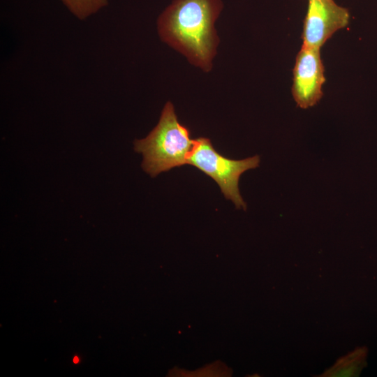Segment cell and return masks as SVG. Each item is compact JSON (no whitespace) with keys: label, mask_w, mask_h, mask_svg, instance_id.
<instances>
[{"label":"cell","mask_w":377,"mask_h":377,"mask_svg":"<svg viewBox=\"0 0 377 377\" xmlns=\"http://www.w3.org/2000/svg\"><path fill=\"white\" fill-rule=\"evenodd\" d=\"M320 50L302 45L295 59L292 94L297 105L302 109L314 106L323 95L325 77Z\"/></svg>","instance_id":"5"},{"label":"cell","mask_w":377,"mask_h":377,"mask_svg":"<svg viewBox=\"0 0 377 377\" xmlns=\"http://www.w3.org/2000/svg\"><path fill=\"white\" fill-rule=\"evenodd\" d=\"M69 11L83 20L108 4V0H61Z\"/></svg>","instance_id":"7"},{"label":"cell","mask_w":377,"mask_h":377,"mask_svg":"<svg viewBox=\"0 0 377 377\" xmlns=\"http://www.w3.org/2000/svg\"><path fill=\"white\" fill-rule=\"evenodd\" d=\"M194 140L190 131L177 120L173 105L168 102L158 124L143 139L135 140L134 149L142 154V167L151 177L188 164Z\"/></svg>","instance_id":"2"},{"label":"cell","mask_w":377,"mask_h":377,"mask_svg":"<svg viewBox=\"0 0 377 377\" xmlns=\"http://www.w3.org/2000/svg\"><path fill=\"white\" fill-rule=\"evenodd\" d=\"M222 9L221 0H174L158 19L159 35L192 64L208 71L219 43L214 23Z\"/></svg>","instance_id":"1"},{"label":"cell","mask_w":377,"mask_h":377,"mask_svg":"<svg viewBox=\"0 0 377 377\" xmlns=\"http://www.w3.org/2000/svg\"><path fill=\"white\" fill-rule=\"evenodd\" d=\"M349 20L348 10L334 0H308L302 45L320 49L336 31L347 27Z\"/></svg>","instance_id":"4"},{"label":"cell","mask_w":377,"mask_h":377,"mask_svg":"<svg viewBox=\"0 0 377 377\" xmlns=\"http://www.w3.org/2000/svg\"><path fill=\"white\" fill-rule=\"evenodd\" d=\"M367 349L358 348L343 358L339 359L335 365L323 374L324 376H356L367 364Z\"/></svg>","instance_id":"6"},{"label":"cell","mask_w":377,"mask_h":377,"mask_svg":"<svg viewBox=\"0 0 377 377\" xmlns=\"http://www.w3.org/2000/svg\"><path fill=\"white\" fill-rule=\"evenodd\" d=\"M78 362H79V358L77 357H75L73 358V362L76 364V363H78Z\"/></svg>","instance_id":"8"},{"label":"cell","mask_w":377,"mask_h":377,"mask_svg":"<svg viewBox=\"0 0 377 377\" xmlns=\"http://www.w3.org/2000/svg\"><path fill=\"white\" fill-rule=\"evenodd\" d=\"M187 163L212 178L226 198L232 200L237 208L246 209V205L239 191V179L244 172L259 165V156L242 160L230 159L218 153L209 139L201 137L194 140Z\"/></svg>","instance_id":"3"}]
</instances>
